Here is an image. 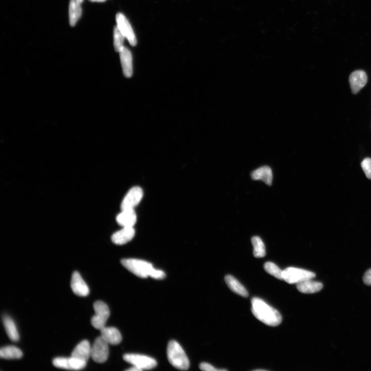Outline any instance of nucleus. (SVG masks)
I'll return each mask as SVG.
<instances>
[{
	"label": "nucleus",
	"instance_id": "1",
	"mask_svg": "<svg viewBox=\"0 0 371 371\" xmlns=\"http://www.w3.org/2000/svg\"><path fill=\"white\" fill-rule=\"evenodd\" d=\"M252 312L260 321L270 326H276L282 321L280 314L263 300L254 298L252 300Z\"/></svg>",
	"mask_w": 371,
	"mask_h": 371
},
{
	"label": "nucleus",
	"instance_id": "2",
	"mask_svg": "<svg viewBox=\"0 0 371 371\" xmlns=\"http://www.w3.org/2000/svg\"><path fill=\"white\" fill-rule=\"evenodd\" d=\"M121 264L127 270L143 278L151 277L156 279H162L165 277L163 271L157 270L153 265L146 261L129 259L121 261Z\"/></svg>",
	"mask_w": 371,
	"mask_h": 371
},
{
	"label": "nucleus",
	"instance_id": "3",
	"mask_svg": "<svg viewBox=\"0 0 371 371\" xmlns=\"http://www.w3.org/2000/svg\"><path fill=\"white\" fill-rule=\"evenodd\" d=\"M167 356L169 363L175 368L187 370L189 368L188 358L184 350L177 341L171 340L167 348Z\"/></svg>",
	"mask_w": 371,
	"mask_h": 371
},
{
	"label": "nucleus",
	"instance_id": "4",
	"mask_svg": "<svg viewBox=\"0 0 371 371\" xmlns=\"http://www.w3.org/2000/svg\"><path fill=\"white\" fill-rule=\"evenodd\" d=\"M316 274L311 271L294 267L286 268L283 272V280L290 284H298L302 281L314 279Z\"/></svg>",
	"mask_w": 371,
	"mask_h": 371
},
{
	"label": "nucleus",
	"instance_id": "5",
	"mask_svg": "<svg viewBox=\"0 0 371 371\" xmlns=\"http://www.w3.org/2000/svg\"><path fill=\"white\" fill-rule=\"evenodd\" d=\"M94 309L95 315L92 318V324L95 328L101 330L106 326L110 316L109 309L108 305L101 301L94 303Z\"/></svg>",
	"mask_w": 371,
	"mask_h": 371
},
{
	"label": "nucleus",
	"instance_id": "6",
	"mask_svg": "<svg viewBox=\"0 0 371 371\" xmlns=\"http://www.w3.org/2000/svg\"><path fill=\"white\" fill-rule=\"evenodd\" d=\"M123 360L139 369L141 371L144 370H151L157 367V362L151 357L138 354H126L123 356Z\"/></svg>",
	"mask_w": 371,
	"mask_h": 371
},
{
	"label": "nucleus",
	"instance_id": "7",
	"mask_svg": "<svg viewBox=\"0 0 371 371\" xmlns=\"http://www.w3.org/2000/svg\"><path fill=\"white\" fill-rule=\"evenodd\" d=\"M108 343L101 336L95 341L92 346L91 357L97 363H104L109 355Z\"/></svg>",
	"mask_w": 371,
	"mask_h": 371
},
{
	"label": "nucleus",
	"instance_id": "8",
	"mask_svg": "<svg viewBox=\"0 0 371 371\" xmlns=\"http://www.w3.org/2000/svg\"><path fill=\"white\" fill-rule=\"evenodd\" d=\"M87 362L75 357H57L53 361V365L57 368L66 370H80L86 366Z\"/></svg>",
	"mask_w": 371,
	"mask_h": 371
},
{
	"label": "nucleus",
	"instance_id": "9",
	"mask_svg": "<svg viewBox=\"0 0 371 371\" xmlns=\"http://www.w3.org/2000/svg\"><path fill=\"white\" fill-rule=\"evenodd\" d=\"M116 18L117 27L129 41L130 45L135 46L137 45V39L129 21L122 13L117 14Z\"/></svg>",
	"mask_w": 371,
	"mask_h": 371
},
{
	"label": "nucleus",
	"instance_id": "10",
	"mask_svg": "<svg viewBox=\"0 0 371 371\" xmlns=\"http://www.w3.org/2000/svg\"><path fill=\"white\" fill-rule=\"evenodd\" d=\"M143 194V191L140 187L132 188L123 199L121 206V210H134L142 200Z\"/></svg>",
	"mask_w": 371,
	"mask_h": 371
},
{
	"label": "nucleus",
	"instance_id": "11",
	"mask_svg": "<svg viewBox=\"0 0 371 371\" xmlns=\"http://www.w3.org/2000/svg\"><path fill=\"white\" fill-rule=\"evenodd\" d=\"M71 287L73 293L76 296L86 297L89 293V289L82 278L80 274L75 271L73 272L71 281Z\"/></svg>",
	"mask_w": 371,
	"mask_h": 371
},
{
	"label": "nucleus",
	"instance_id": "12",
	"mask_svg": "<svg viewBox=\"0 0 371 371\" xmlns=\"http://www.w3.org/2000/svg\"><path fill=\"white\" fill-rule=\"evenodd\" d=\"M367 81V75L365 71L357 70L352 73L350 76L349 83L352 93L357 94L359 93L366 85Z\"/></svg>",
	"mask_w": 371,
	"mask_h": 371
},
{
	"label": "nucleus",
	"instance_id": "13",
	"mask_svg": "<svg viewBox=\"0 0 371 371\" xmlns=\"http://www.w3.org/2000/svg\"><path fill=\"white\" fill-rule=\"evenodd\" d=\"M135 234L133 227H124L120 231L113 234L111 240L113 244L122 245L131 241Z\"/></svg>",
	"mask_w": 371,
	"mask_h": 371
},
{
	"label": "nucleus",
	"instance_id": "14",
	"mask_svg": "<svg viewBox=\"0 0 371 371\" xmlns=\"http://www.w3.org/2000/svg\"><path fill=\"white\" fill-rule=\"evenodd\" d=\"M120 53L123 72L126 78H131L133 74V58L129 49L124 47Z\"/></svg>",
	"mask_w": 371,
	"mask_h": 371
},
{
	"label": "nucleus",
	"instance_id": "15",
	"mask_svg": "<svg viewBox=\"0 0 371 371\" xmlns=\"http://www.w3.org/2000/svg\"><path fill=\"white\" fill-rule=\"evenodd\" d=\"M100 331L101 336L109 344L117 345L122 341L121 334L116 328L105 326Z\"/></svg>",
	"mask_w": 371,
	"mask_h": 371
},
{
	"label": "nucleus",
	"instance_id": "16",
	"mask_svg": "<svg viewBox=\"0 0 371 371\" xmlns=\"http://www.w3.org/2000/svg\"><path fill=\"white\" fill-rule=\"evenodd\" d=\"M251 178L253 180H261L268 186L272 185L273 174L271 169L268 166H263L256 169L251 173Z\"/></svg>",
	"mask_w": 371,
	"mask_h": 371
},
{
	"label": "nucleus",
	"instance_id": "17",
	"mask_svg": "<svg viewBox=\"0 0 371 371\" xmlns=\"http://www.w3.org/2000/svg\"><path fill=\"white\" fill-rule=\"evenodd\" d=\"M92 347L89 341L85 340L76 345L73 351L71 356L87 362L91 357Z\"/></svg>",
	"mask_w": 371,
	"mask_h": 371
},
{
	"label": "nucleus",
	"instance_id": "18",
	"mask_svg": "<svg viewBox=\"0 0 371 371\" xmlns=\"http://www.w3.org/2000/svg\"><path fill=\"white\" fill-rule=\"evenodd\" d=\"M118 223L124 227H133L137 221V215L134 210H122L116 217Z\"/></svg>",
	"mask_w": 371,
	"mask_h": 371
},
{
	"label": "nucleus",
	"instance_id": "19",
	"mask_svg": "<svg viewBox=\"0 0 371 371\" xmlns=\"http://www.w3.org/2000/svg\"><path fill=\"white\" fill-rule=\"evenodd\" d=\"M297 287L301 293L312 294L321 291L323 287V285L318 281L310 279L304 280L302 282L297 284Z\"/></svg>",
	"mask_w": 371,
	"mask_h": 371
},
{
	"label": "nucleus",
	"instance_id": "20",
	"mask_svg": "<svg viewBox=\"0 0 371 371\" xmlns=\"http://www.w3.org/2000/svg\"><path fill=\"white\" fill-rule=\"evenodd\" d=\"M225 281L229 288L234 293L243 297L247 298L249 296L248 292L245 287L233 276L226 275L225 277Z\"/></svg>",
	"mask_w": 371,
	"mask_h": 371
},
{
	"label": "nucleus",
	"instance_id": "21",
	"mask_svg": "<svg viewBox=\"0 0 371 371\" xmlns=\"http://www.w3.org/2000/svg\"><path fill=\"white\" fill-rule=\"evenodd\" d=\"M3 323L9 338L12 341H18L20 338L19 332L13 319L9 316H5L3 318Z\"/></svg>",
	"mask_w": 371,
	"mask_h": 371
},
{
	"label": "nucleus",
	"instance_id": "22",
	"mask_svg": "<svg viewBox=\"0 0 371 371\" xmlns=\"http://www.w3.org/2000/svg\"><path fill=\"white\" fill-rule=\"evenodd\" d=\"M82 14L81 3L77 0H71L69 7V22L72 27L81 18Z\"/></svg>",
	"mask_w": 371,
	"mask_h": 371
},
{
	"label": "nucleus",
	"instance_id": "23",
	"mask_svg": "<svg viewBox=\"0 0 371 371\" xmlns=\"http://www.w3.org/2000/svg\"><path fill=\"white\" fill-rule=\"evenodd\" d=\"M23 356L20 349L15 346L3 347L0 350V357L6 360H18Z\"/></svg>",
	"mask_w": 371,
	"mask_h": 371
},
{
	"label": "nucleus",
	"instance_id": "24",
	"mask_svg": "<svg viewBox=\"0 0 371 371\" xmlns=\"http://www.w3.org/2000/svg\"><path fill=\"white\" fill-rule=\"evenodd\" d=\"M253 246V254L256 258H262L265 256V248L263 241L258 236H254L251 239Z\"/></svg>",
	"mask_w": 371,
	"mask_h": 371
},
{
	"label": "nucleus",
	"instance_id": "25",
	"mask_svg": "<svg viewBox=\"0 0 371 371\" xmlns=\"http://www.w3.org/2000/svg\"><path fill=\"white\" fill-rule=\"evenodd\" d=\"M264 269L268 274L275 278L283 280V272L280 268L275 264L271 262H267L264 265Z\"/></svg>",
	"mask_w": 371,
	"mask_h": 371
},
{
	"label": "nucleus",
	"instance_id": "26",
	"mask_svg": "<svg viewBox=\"0 0 371 371\" xmlns=\"http://www.w3.org/2000/svg\"><path fill=\"white\" fill-rule=\"evenodd\" d=\"M125 37L116 27L113 31V45L116 52L120 53L123 46Z\"/></svg>",
	"mask_w": 371,
	"mask_h": 371
},
{
	"label": "nucleus",
	"instance_id": "27",
	"mask_svg": "<svg viewBox=\"0 0 371 371\" xmlns=\"http://www.w3.org/2000/svg\"><path fill=\"white\" fill-rule=\"evenodd\" d=\"M361 165L367 177L371 180V159H365L362 161Z\"/></svg>",
	"mask_w": 371,
	"mask_h": 371
},
{
	"label": "nucleus",
	"instance_id": "28",
	"mask_svg": "<svg viewBox=\"0 0 371 371\" xmlns=\"http://www.w3.org/2000/svg\"><path fill=\"white\" fill-rule=\"evenodd\" d=\"M200 369L205 371H226V369H218L214 368L212 365L206 363H203L200 365Z\"/></svg>",
	"mask_w": 371,
	"mask_h": 371
},
{
	"label": "nucleus",
	"instance_id": "29",
	"mask_svg": "<svg viewBox=\"0 0 371 371\" xmlns=\"http://www.w3.org/2000/svg\"><path fill=\"white\" fill-rule=\"evenodd\" d=\"M364 283L368 286H371V268L368 270L364 274L363 277Z\"/></svg>",
	"mask_w": 371,
	"mask_h": 371
},
{
	"label": "nucleus",
	"instance_id": "30",
	"mask_svg": "<svg viewBox=\"0 0 371 371\" xmlns=\"http://www.w3.org/2000/svg\"><path fill=\"white\" fill-rule=\"evenodd\" d=\"M126 371H141V370L139 369H138V368H137L136 367H134V366H133V367H131L130 369H128L127 370H126Z\"/></svg>",
	"mask_w": 371,
	"mask_h": 371
},
{
	"label": "nucleus",
	"instance_id": "31",
	"mask_svg": "<svg viewBox=\"0 0 371 371\" xmlns=\"http://www.w3.org/2000/svg\"><path fill=\"white\" fill-rule=\"evenodd\" d=\"M255 371H266L267 370H264V369H258V370H254Z\"/></svg>",
	"mask_w": 371,
	"mask_h": 371
},
{
	"label": "nucleus",
	"instance_id": "32",
	"mask_svg": "<svg viewBox=\"0 0 371 371\" xmlns=\"http://www.w3.org/2000/svg\"><path fill=\"white\" fill-rule=\"evenodd\" d=\"M77 1L82 4V3L83 2L84 0H77Z\"/></svg>",
	"mask_w": 371,
	"mask_h": 371
}]
</instances>
